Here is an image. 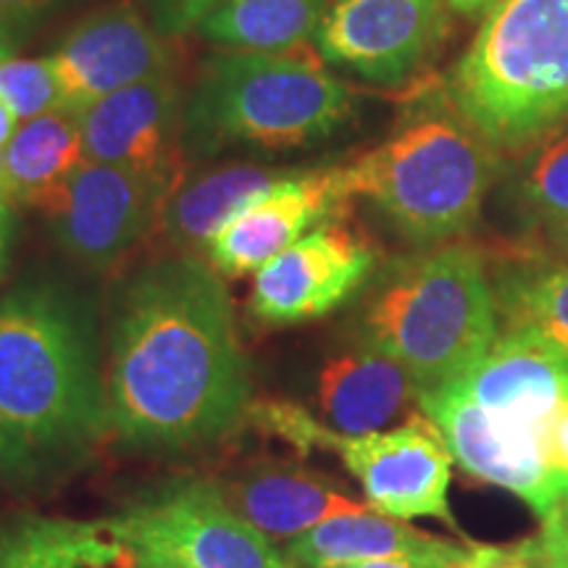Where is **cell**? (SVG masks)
Instances as JSON below:
<instances>
[{"label": "cell", "instance_id": "cell-22", "mask_svg": "<svg viewBox=\"0 0 568 568\" xmlns=\"http://www.w3.org/2000/svg\"><path fill=\"white\" fill-rule=\"evenodd\" d=\"M0 568H132L105 521L13 514L0 521Z\"/></svg>", "mask_w": 568, "mask_h": 568}, {"label": "cell", "instance_id": "cell-1", "mask_svg": "<svg viewBox=\"0 0 568 568\" xmlns=\"http://www.w3.org/2000/svg\"><path fill=\"white\" fill-rule=\"evenodd\" d=\"M105 389L111 435L134 453L203 450L247 424L255 403L251 361L216 268L176 253L119 284Z\"/></svg>", "mask_w": 568, "mask_h": 568}, {"label": "cell", "instance_id": "cell-32", "mask_svg": "<svg viewBox=\"0 0 568 568\" xmlns=\"http://www.w3.org/2000/svg\"><path fill=\"white\" fill-rule=\"evenodd\" d=\"M545 447H548L550 464L568 477V406L552 416L548 432H545Z\"/></svg>", "mask_w": 568, "mask_h": 568}, {"label": "cell", "instance_id": "cell-15", "mask_svg": "<svg viewBox=\"0 0 568 568\" xmlns=\"http://www.w3.org/2000/svg\"><path fill=\"white\" fill-rule=\"evenodd\" d=\"M184 98L166 71L92 103L77 113L84 159L182 182Z\"/></svg>", "mask_w": 568, "mask_h": 568}, {"label": "cell", "instance_id": "cell-39", "mask_svg": "<svg viewBox=\"0 0 568 568\" xmlns=\"http://www.w3.org/2000/svg\"><path fill=\"white\" fill-rule=\"evenodd\" d=\"M0 201H6V197H3V193H0Z\"/></svg>", "mask_w": 568, "mask_h": 568}, {"label": "cell", "instance_id": "cell-36", "mask_svg": "<svg viewBox=\"0 0 568 568\" xmlns=\"http://www.w3.org/2000/svg\"><path fill=\"white\" fill-rule=\"evenodd\" d=\"M17 122H19L17 113H13L9 105H6L3 98H0V151H3L13 134H17V130H19Z\"/></svg>", "mask_w": 568, "mask_h": 568}, {"label": "cell", "instance_id": "cell-17", "mask_svg": "<svg viewBox=\"0 0 568 568\" xmlns=\"http://www.w3.org/2000/svg\"><path fill=\"white\" fill-rule=\"evenodd\" d=\"M216 485L226 503L274 542H287L329 518L368 510L339 481L301 460H253Z\"/></svg>", "mask_w": 568, "mask_h": 568}, {"label": "cell", "instance_id": "cell-18", "mask_svg": "<svg viewBox=\"0 0 568 568\" xmlns=\"http://www.w3.org/2000/svg\"><path fill=\"white\" fill-rule=\"evenodd\" d=\"M422 389L406 368L376 347L355 343L332 355L316 379L322 422L339 435H374L422 410Z\"/></svg>", "mask_w": 568, "mask_h": 568}, {"label": "cell", "instance_id": "cell-37", "mask_svg": "<svg viewBox=\"0 0 568 568\" xmlns=\"http://www.w3.org/2000/svg\"><path fill=\"white\" fill-rule=\"evenodd\" d=\"M550 237H552V243L558 245L560 255H564V258L568 261V222H566V224H560V226H556V230L550 232Z\"/></svg>", "mask_w": 568, "mask_h": 568}, {"label": "cell", "instance_id": "cell-6", "mask_svg": "<svg viewBox=\"0 0 568 568\" xmlns=\"http://www.w3.org/2000/svg\"><path fill=\"white\" fill-rule=\"evenodd\" d=\"M447 90L460 116L503 151L556 130L568 116V0H500Z\"/></svg>", "mask_w": 568, "mask_h": 568}, {"label": "cell", "instance_id": "cell-30", "mask_svg": "<svg viewBox=\"0 0 568 568\" xmlns=\"http://www.w3.org/2000/svg\"><path fill=\"white\" fill-rule=\"evenodd\" d=\"M539 537H542L545 548L550 550L556 566L568 568V497H564V500L542 518Z\"/></svg>", "mask_w": 568, "mask_h": 568}, {"label": "cell", "instance_id": "cell-20", "mask_svg": "<svg viewBox=\"0 0 568 568\" xmlns=\"http://www.w3.org/2000/svg\"><path fill=\"white\" fill-rule=\"evenodd\" d=\"M84 161L74 111L55 109L27 119L0 151V193L9 203L48 213Z\"/></svg>", "mask_w": 568, "mask_h": 568}, {"label": "cell", "instance_id": "cell-21", "mask_svg": "<svg viewBox=\"0 0 568 568\" xmlns=\"http://www.w3.org/2000/svg\"><path fill=\"white\" fill-rule=\"evenodd\" d=\"M282 176L284 172L268 166L232 163L197 174L190 182L182 180L163 205L159 232L180 255L201 258L211 240Z\"/></svg>", "mask_w": 568, "mask_h": 568}, {"label": "cell", "instance_id": "cell-28", "mask_svg": "<svg viewBox=\"0 0 568 568\" xmlns=\"http://www.w3.org/2000/svg\"><path fill=\"white\" fill-rule=\"evenodd\" d=\"M53 0H0V59L24 45Z\"/></svg>", "mask_w": 568, "mask_h": 568}, {"label": "cell", "instance_id": "cell-25", "mask_svg": "<svg viewBox=\"0 0 568 568\" xmlns=\"http://www.w3.org/2000/svg\"><path fill=\"white\" fill-rule=\"evenodd\" d=\"M518 193L524 211L548 232L568 222V132L537 151L518 182Z\"/></svg>", "mask_w": 568, "mask_h": 568}, {"label": "cell", "instance_id": "cell-38", "mask_svg": "<svg viewBox=\"0 0 568 568\" xmlns=\"http://www.w3.org/2000/svg\"><path fill=\"white\" fill-rule=\"evenodd\" d=\"M464 558H466V552H464ZM464 558L453 560V564H447V566H443V568H466V566H464Z\"/></svg>", "mask_w": 568, "mask_h": 568}, {"label": "cell", "instance_id": "cell-3", "mask_svg": "<svg viewBox=\"0 0 568 568\" xmlns=\"http://www.w3.org/2000/svg\"><path fill=\"white\" fill-rule=\"evenodd\" d=\"M500 335L485 253L445 243L395 261L358 311L355 339L389 355L422 393L460 379Z\"/></svg>", "mask_w": 568, "mask_h": 568}, {"label": "cell", "instance_id": "cell-29", "mask_svg": "<svg viewBox=\"0 0 568 568\" xmlns=\"http://www.w3.org/2000/svg\"><path fill=\"white\" fill-rule=\"evenodd\" d=\"M219 0H151L155 27L166 34L195 30L197 21L209 13Z\"/></svg>", "mask_w": 568, "mask_h": 568}, {"label": "cell", "instance_id": "cell-34", "mask_svg": "<svg viewBox=\"0 0 568 568\" xmlns=\"http://www.w3.org/2000/svg\"><path fill=\"white\" fill-rule=\"evenodd\" d=\"M132 568H190L184 560L155 548H130Z\"/></svg>", "mask_w": 568, "mask_h": 568}, {"label": "cell", "instance_id": "cell-13", "mask_svg": "<svg viewBox=\"0 0 568 568\" xmlns=\"http://www.w3.org/2000/svg\"><path fill=\"white\" fill-rule=\"evenodd\" d=\"M443 27L445 0H337L318 24L316 51L332 67L395 84L435 51Z\"/></svg>", "mask_w": 568, "mask_h": 568}, {"label": "cell", "instance_id": "cell-9", "mask_svg": "<svg viewBox=\"0 0 568 568\" xmlns=\"http://www.w3.org/2000/svg\"><path fill=\"white\" fill-rule=\"evenodd\" d=\"M176 180L84 161L45 213L53 240L77 264L105 272L153 237Z\"/></svg>", "mask_w": 568, "mask_h": 568}, {"label": "cell", "instance_id": "cell-31", "mask_svg": "<svg viewBox=\"0 0 568 568\" xmlns=\"http://www.w3.org/2000/svg\"><path fill=\"white\" fill-rule=\"evenodd\" d=\"M466 548L439 552V556H393V558H374V560H361V564H347L339 568H443L453 560L464 558Z\"/></svg>", "mask_w": 568, "mask_h": 568}, {"label": "cell", "instance_id": "cell-16", "mask_svg": "<svg viewBox=\"0 0 568 568\" xmlns=\"http://www.w3.org/2000/svg\"><path fill=\"white\" fill-rule=\"evenodd\" d=\"M456 385L497 422L545 437L552 416L568 406V358L500 332Z\"/></svg>", "mask_w": 568, "mask_h": 568}, {"label": "cell", "instance_id": "cell-12", "mask_svg": "<svg viewBox=\"0 0 568 568\" xmlns=\"http://www.w3.org/2000/svg\"><path fill=\"white\" fill-rule=\"evenodd\" d=\"M63 109L80 113L111 92L174 71L172 42L132 3L90 13L48 55Z\"/></svg>", "mask_w": 568, "mask_h": 568}, {"label": "cell", "instance_id": "cell-23", "mask_svg": "<svg viewBox=\"0 0 568 568\" xmlns=\"http://www.w3.org/2000/svg\"><path fill=\"white\" fill-rule=\"evenodd\" d=\"M456 548L450 539L426 535L408 521L382 516L372 508L329 518L284 542V552L301 568H339L393 556H439Z\"/></svg>", "mask_w": 568, "mask_h": 568}, {"label": "cell", "instance_id": "cell-27", "mask_svg": "<svg viewBox=\"0 0 568 568\" xmlns=\"http://www.w3.org/2000/svg\"><path fill=\"white\" fill-rule=\"evenodd\" d=\"M466 568H558L542 537H527L508 545H468Z\"/></svg>", "mask_w": 568, "mask_h": 568}, {"label": "cell", "instance_id": "cell-14", "mask_svg": "<svg viewBox=\"0 0 568 568\" xmlns=\"http://www.w3.org/2000/svg\"><path fill=\"white\" fill-rule=\"evenodd\" d=\"M351 201L345 166L287 172L211 240L205 258L232 280L258 274L318 224L337 219Z\"/></svg>", "mask_w": 568, "mask_h": 568}, {"label": "cell", "instance_id": "cell-35", "mask_svg": "<svg viewBox=\"0 0 568 568\" xmlns=\"http://www.w3.org/2000/svg\"><path fill=\"white\" fill-rule=\"evenodd\" d=\"M500 0H445L450 11L460 13V17H479V13H489Z\"/></svg>", "mask_w": 568, "mask_h": 568}, {"label": "cell", "instance_id": "cell-33", "mask_svg": "<svg viewBox=\"0 0 568 568\" xmlns=\"http://www.w3.org/2000/svg\"><path fill=\"white\" fill-rule=\"evenodd\" d=\"M13 232H17V224H13L11 203L0 201V280L6 276V268H9V261H11Z\"/></svg>", "mask_w": 568, "mask_h": 568}, {"label": "cell", "instance_id": "cell-11", "mask_svg": "<svg viewBox=\"0 0 568 568\" xmlns=\"http://www.w3.org/2000/svg\"><path fill=\"white\" fill-rule=\"evenodd\" d=\"M374 266L376 251L364 234L329 219L255 274L251 314L266 326L314 322L358 293Z\"/></svg>", "mask_w": 568, "mask_h": 568}, {"label": "cell", "instance_id": "cell-5", "mask_svg": "<svg viewBox=\"0 0 568 568\" xmlns=\"http://www.w3.org/2000/svg\"><path fill=\"white\" fill-rule=\"evenodd\" d=\"M497 166L493 142L456 105H439L345 166V176L351 195L374 203L408 243L435 247L471 230Z\"/></svg>", "mask_w": 568, "mask_h": 568}, {"label": "cell", "instance_id": "cell-8", "mask_svg": "<svg viewBox=\"0 0 568 568\" xmlns=\"http://www.w3.org/2000/svg\"><path fill=\"white\" fill-rule=\"evenodd\" d=\"M314 450H329L343 460L376 514L397 521L435 518L460 529L447 500L456 460L439 426L424 410L393 429L361 437L339 435L318 422Z\"/></svg>", "mask_w": 568, "mask_h": 568}, {"label": "cell", "instance_id": "cell-19", "mask_svg": "<svg viewBox=\"0 0 568 568\" xmlns=\"http://www.w3.org/2000/svg\"><path fill=\"white\" fill-rule=\"evenodd\" d=\"M497 322L516 335L568 358V261L514 251L489 274Z\"/></svg>", "mask_w": 568, "mask_h": 568}, {"label": "cell", "instance_id": "cell-2", "mask_svg": "<svg viewBox=\"0 0 568 568\" xmlns=\"http://www.w3.org/2000/svg\"><path fill=\"white\" fill-rule=\"evenodd\" d=\"M113 439L95 305L55 282L0 301V487L48 495Z\"/></svg>", "mask_w": 568, "mask_h": 568}, {"label": "cell", "instance_id": "cell-26", "mask_svg": "<svg viewBox=\"0 0 568 568\" xmlns=\"http://www.w3.org/2000/svg\"><path fill=\"white\" fill-rule=\"evenodd\" d=\"M0 98L24 122L63 109L59 82L48 59H0Z\"/></svg>", "mask_w": 568, "mask_h": 568}, {"label": "cell", "instance_id": "cell-10", "mask_svg": "<svg viewBox=\"0 0 568 568\" xmlns=\"http://www.w3.org/2000/svg\"><path fill=\"white\" fill-rule=\"evenodd\" d=\"M418 406L439 426L453 460L474 479L521 497L539 518L568 497V477L550 464L545 437L497 422L456 382L422 393Z\"/></svg>", "mask_w": 568, "mask_h": 568}, {"label": "cell", "instance_id": "cell-24", "mask_svg": "<svg viewBox=\"0 0 568 568\" xmlns=\"http://www.w3.org/2000/svg\"><path fill=\"white\" fill-rule=\"evenodd\" d=\"M324 6L326 0H219L195 32L230 51H290L318 32Z\"/></svg>", "mask_w": 568, "mask_h": 568}, {"label": "cell", "instance_id": "cell-4", "mask_svg": "<svg viewBox=\"0 0 568 568\" xmlns=\"http://www.w3.org/2000/svg\"><path fill=\"white\" fill-rule=\"evenodd\" d=\"M355 95L311 48L226 51L203 63L184 98V145L195 155L226 148L293 151L343 126Z\"/></svg>", "mask_w": 568, "mask_h": 568}, {"label": "cell", "instance_id": "cell-7", "mask_svg": "<svg viewBox=\"0 0 568 568\" xmlns=\"http://www.w3.org/2000/svg\"><path fill=\"white\" fill-rule=\"evenodd\" d=\"M105 527L126 548H155L190 568H301L240 516L213 479L163 481Z\"/></svg>", "mask_w": 568, "mask_h": 568}]
</instances>
